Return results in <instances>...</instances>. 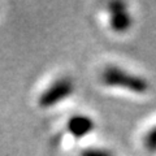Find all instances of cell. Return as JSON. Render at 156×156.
Wrapping results in <instances>:
<instances>
[{
    "mask_svg": "<svg viewBox=\"0 0 156 156\" xmlns=\"http://www.w3.org/2000/svg\"><path fill=\"white\" fill-rule=\"evenodd\" d=\"M76 85L70 77L62 76L51 82L50 86L44 89L38 98V104L41 108H51L57 105L60 101L68 99L74 92Z\"/></svg>",
    "mask_w": 156,
    "mask_h": 156,
    "instance_id": "cell-2",
    "label": "cell"
},
{
    "mask_svg": "<svg viewBox=\"0 0 156 156\" xmlns=\"http://www.w3.org/2000/svg\"><path fill=\"white\" fill-rule=\"evenodd\" d=\"M109 26L115 33H126L133 25V17L124 2H111L107 7Z\"/></svg>",
    "mask_w": 156,
    "mask_h": 156,
    "instance_id": "cell-3",
    "label": "cell"
},
{
    "mask_svg": "<svg viewBox=\"0 0 156 156\" xmlns=\"http://www.w3.org/2000/svg\"><path fill=\"white\" fill-rule=\"evenodd\" d=\"M81 156H115L113 154L108 150L104 148H96V147H90L86 148L81 152Z\"/></svg>",
    "mask_w": 156,
    "mask_h": 156,
    "instance_id": "cell-6",
    "label": "cell"
},
{
    "mask_svg": "<svg viewBox=\"0 0 156 156\" xmlns=\"http://www.w3.org/2000/svg\"><path fill=\"white\" fill-rule=\"evenodd\" d=\"M66 130L73 138L82 139L95 130V121L87 115H74L68 120Z\"/></svg>",
    "mask_w": 156,
    "mask_h": 156,
    "instance_id": "cell-4",
    "label": "cell"
},
{
    "mask_svg": "<svg viewBox=\"0 0 156 156\" xmlns=\"http://www.w3.org/2000/svg\"><path fill=\"white\" fill-rule=\"evenodd\" d=\"M143 147L150 154L156 152V124L143 136Z\"/></svg>",
    "mask_w": 156,
    "mask_h": 156,
    "instance_id": "cell-5",
    "label": "cell"
},
{
    "mask_svg": "<svg viewBox=\"0 0 156 156\" xmlns=\"http://www.w3.org/2000/svg\"><path fill=\"white\" fill-rule=\"evenodd\" d=\"M100 81L108 87L128 90L134 94H144L150 89V83L146 78L117 65H108L104 68L100 74Z\"/></svg>",
    "mask_w": 156,
    "mask_h": 156,
    "instance_id": "cell-1",
    "label": "cell"
}]
</instances>
